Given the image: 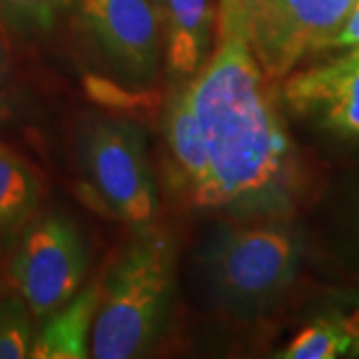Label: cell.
<instances>
[{
  "label": "cell",
  "instance_id": "cell-11",
  "mask_svg": "<svg viewBox=\"0 0 359 359\" xmlns=\"http://www.w3.org/2000/svg\"><path fill=\"white\" fill-rule=\"evenodd\" d=\"M100 282L88 283L62 308L40 320L28 358L84 359L90 358V337L98 309Z\"/></svg>",
  "mask_w": 359,
  "mask_h": 359
},
{
  "label": "cell",
  "instance_id": "cell-13",
  "mask_svg": "<svg viewBox=\"0 0 359 359\" xmlns=\"http://www.w3.org/2000/svg\"><path fill=\"white\" fill-rule=\"evenodd\" d=\"M349 335L341 318H320L302 327L282 347L278 358L283 359H335L349 355Z\"/></svg>",
  "mask_w": 359,
  "mask_h": 359
},
{
  "label": "cell",
  "instance_id": "cell-9",
  "mask_svg": "<svg viewBox=\"0 0 359 359\" xmlns=\"http://www.w3.org/2000/svg\"><path fill=\"white\" fill-rule=\"evenodd\" d=\"M172 184L192 208L210 212L212 172L198 116L194 112L186 82L172 92L164 114Z\"/></svg>",
  "mask_w": 359,
  "mask_h": 359
},
{
  "label": "cell",
  "instance_id": "cell-3",
  "mask_svg": "<svg viewBox=\"0 0 359 359\" xmlns=\"http://www.w3.org/2000/svg\"><path fill=\"white\" fill-rule=\"evenodd\" d=\"M299 240L282 218L222 226L200 254L212 302L231 316L250 318L282 297L299 268Z\"/></svg>",
  "mask_w": 359,
  "mask_h": 359
},
{
  "label": "cell",
  "instance_id": "cell-19",
  "mask_svg": "<svg viewBox=\"0 0 359 359\" xmlns=\"http://www.w3.org/2000/svg\"><path fill=\"white\" fill-rule=\"evenodd\" d=\"M152 2H154L156 6H160V0H152Z\"/></svg>",
  "mask_w": 359,
  "mask_h": 359
},
{
  "label": "cell",
  "instance_id": "cell-15",
  "mask_svg": "<svg viewBox=\"0 0 359 359\" xmlns=\"http://www.w3.org/2000/svg\"><path fill=\"white\" fill-rule=\"evenodd\" d=\"M32 320V311L14 290L0 292V359L28 358L34 339Z\"/></svg>",
  "mask_w": 359,
  "mask_h": 359
},
{
  "label": "cell",
  "instance_id": "cell-12",
  "mask_svg": "<svg viewBox=\"0 0 359 359\" xmlns=\"http://www.w3.org/2000/svg\"><path fill=\"white\" fill-rule=\"evenodd\" d=\"M44 194L39 170L14 150L0 146V245H13L39 216Z\"/></svg>",
  "mask_w": 359,
  "mask_h": 359
},
{
  "label": "cell",
  "instance_id": "cell-17",
  "mask_svg": "<svg viewBox=\"0 0 359 359\" xmlns=\"http://www.w3.org/2000/svg\"><path fill=\"white\" fill-rule=\"evenodd\" d=\"M341 323H344L347 335H349V341H351L349 355L359 358V309H353L351 313L341 316Z\"/></svg>",
  "mask_w": 359,
  "mask_h": 359
},
{
  "label": "cell",
  "instance_id": "cell-7",
  "mask_svg": "<svg viewBox=\"0 0 359 359\" xmlns=\"http://www.w3.org/2000/svg\"><path fill=\"white\" fill-rule=\"evenodd\" d=\"M78 26L92 62L118 86L146 90L158 80L164 34L152 0H78Z\"/></svg>",
  "mask_w": 359,
  "mask_h": 359
},
{
  "label": "cell",
  "instance_id": "cell-10",
  "mask_svg": "<svg viewBox=\"0 0 359 359\" xmlns=\"http://www.w3.org/2000/svg\"><path fill=\"white\" fill-rule=\"evenodd\" d=\"M158 11L168 72L190 80L214 48L218 0H160Z\"/></svg>",
  "mask_w": 359,
  "mask_h": 359
},
{
  "label": "cell",
  "instance_id": "cell-4",
  "mask_svg": "<svg viewBox=\"0 0 359 359\" xmlns=\"http://www.w3.org/2000/svg\"><path fill=\"white\" fill-rule=\"evenodd\" d=\"M355 0H218L216 20L248 42L266 76L282 84L304 60L332 48Z\"/></svg>",
  "mask_w": 359,
  "mask_h": 359
},
{
  "label": "cell",
  "instance_id": "cell-6",
  "mask_svg": "<svg viewBox=\"0 0 359 359\" xmlns=\"http://www.w3.org/2000/svg\"><path fill=\"white\" fill-rule=\"evenodd\" d=\"M8 280L34 320H44L84 287L90 244L76 222L60 212L39 214L14 242Z\"/></svg>",
  "mask_w": 359,
  "mask_h": 359
},
{
  "label": "cell",
  "instance_id": "cell-5",
  "mask_svg": "<svg viewBox=\"0 0 359 359\" xmlns=\"http://www.w3.org/2000/svg\"><path fill=\"white\" fill-rule=\"evenodd\" d=\"M76 156L90 192L134 230L154 226L160 194L144 130L128 118L90 116L76 130Z\"/></svg>",
  "mask_w": 359,
  "mask_h": 359
},
{
  "label": "cell",
  "instance_id": "cell-8",
  "mask_svg": "<svg viewBox=\"0 0 359 359\" xmlns=\"http://www.w3.org/2000/svg\"><path fill=\"white\" fill-rule=\"evenodd\" d=\"M280 94L299 116L359 138V46L325 65L294 70L282 80Z\"/></svg>",
  "mask_w": 359,
  "mask_h": 359
},
{
  "label": "cell",
  "instance_id": "cell-16",
  "mask_svg": "<svg viewBox=\"0 0 359 359\" xmlns=\"http://www.w3.org/2000/svg\"><path fill=\"white\" fill-rule=\"evenodd\" d=\"M359 46V0L351 6V11L334 39L332 48H358Z\"/></svg>",
  "mask_w": 359,
  "mask_h": 359
},
{
  "label": "cell",
  "instance_id": "cell-14",
  "mask_svg": "<svg viewBox=\"0 0 359 359\" xmlns=\"http://www.w3.org/2000/svg\"><path fill=\"white\" fill-rule=\"evenodd\" d=\"M76 0H0V22L18 36H40L60 22Z\"/></svg>",
  "mask_w": 359,
  "mask_h": 359
},
{
  "label": "cell",
  "instance_id": "cell-2",
  "mask_svg": "<svg viewBox=\"0 0 359 359\" xmlns=\"http://www.w3.org/2000/svg\"><path fill=\"white\" fill-rule=\"evenodd\" d=\"M178 280V250L168 230L134 231L100 280L90 358L150 355L164 339Z\"/></svg>",
  "mask_w": 359,
  "mask_h": 359
},
{
  "label": "cell",
  "instance_id": "cell-1",
  "mask_svg": "<svg viewBox=\"0 0 359 359\" xmlns=\"http://www.w3.org/2000/svg\"><path fill=\"white\" fill-rule=\"evenodd\" d=\"M184 82L208 150L210 212L283 218L295 202L299 168L278 82L266 76L248 42L218 20L210 56Z\"/></svg>",
  "mask_w": 359,
  "mask_h": 359
},
{
  "label": "cell",
  "instance_id": "cell-18",
  "mask_svg": "<svg viewBox=\"0 0 359 359\" xmlns=\"http://www.w3.org/2000/svg\"><path fill=\"white\" fill-rule=\"evenodd\" d=\"M6 114V106H4V58L0 50V118Z\"/></svg>",
  "mask_w": 359,
  "mask_h": 359
}]
</instances>
